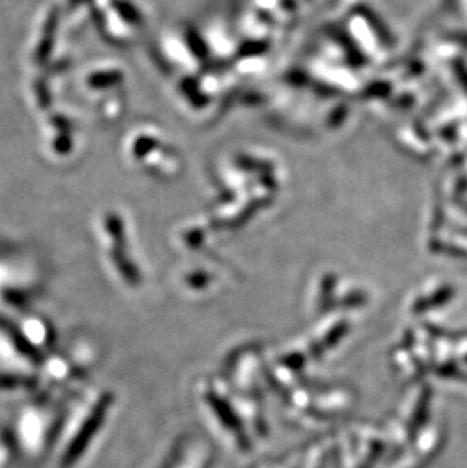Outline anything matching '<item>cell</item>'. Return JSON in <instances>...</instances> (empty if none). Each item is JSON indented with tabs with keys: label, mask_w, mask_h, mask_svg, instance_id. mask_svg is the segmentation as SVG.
I'll return each instance as SVG.
<instances>
[{
	"label": "cell",
	"mask_w": 467,
	"mask_h": 468,
	"mask_svg": "<svg viewBox=\"0 0 467 468\" xmlns=\"http://www.w3.org/2000/svg\"><path fill=\"white\" fill-rule=\"evenodd\" d=\"M0 325H2V327L5 326L8 334H10V336H11L13 343L17 345V349H19V352H22L24 354V357H28V358H31L32 361H36V362H38L41 359L40 353L36 350V348H33V345L29 341H26L24 336L19 331H17V329H14L13 325L6 323V322H2Z\"/></svg>",
	"instance_id": "cell-1"
}]
</instances>
